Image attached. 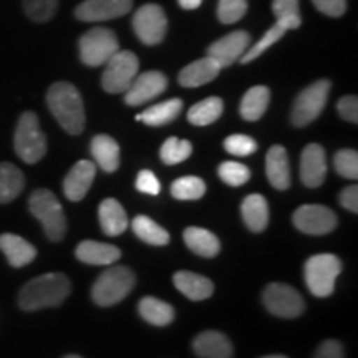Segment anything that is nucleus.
I'll return each mask as SVG.
<instances>
[{
	"label": "nucleus",
	"mask_w": 358,
	"mask_h": 358,
	"mask_svg": "<svg viewBox=\"0 0 358 358\" xmlns=\"http://www.w3.org/2000/svg\"><path fill=\"white\" fill-rule=\"evenodd\" d=\"M71 292V282L66 275L52 272L35 277L22 287L19 294V306L27 312L40 308L57 307L69 297Z\"/></svg>",
	"instance_id": "obj_1"
},
{
	"label": "nucleus",
	"mask_w": 358,
	"mask_h": 358,
	"mask_svg": "<svg viewBox=\"0 0 358 358\" xmlns=\"http://www.w3.org/2000/svg\"><path fill=\"white\" fill-rule=\"evenodd\" d=\"M47 105L60 127L70 134H80L85 128L82 95L69 82H57L48 88Z\"/></svg>",
	"instance_id": "obj_2"
},
{
	"label": "nucleus",
	"mask_w": 358,
	"mask_h": 358,
	"mask_svg": "<svg viewBox=\"0 0 358 358\" xmlns=\"http://www.w3.org/2000/svg\"><path fill=\"white\" fill-rule=\"evenodd\" d=\"M29 209L42 222L45 234L53 243L62 241L66 234V217L57 196L48 189H35L30 196Z\"/></svg>",
	"instance_id": "obj_3"
},
{
	"label": "nucleus",
	"mask_w": 358,
	"mask_h": 358,
	"mask_svg": "<svg viewBox=\"0 0 358 358\" xmlns=\"http://www.w3.org/2000/svg\"><path fill=\"white\" fill-rule=\"evenodd\" d=\"M136 284V275L131 268L113 266L98 277L92 289V297L96 306L110 307L122 302Z\"/></svg>",
	"instance_id": "obj_4"
},
{
	"label": "nucleus",
	"mask_w": 358,
	"mask_h": 358,
	"mask_svg": "<svg viewBox=\"0 0 358 358\" xmlns=\"http://www.w3.org/2000/svg\"><path fill=\"white\" fill-rule=\"evenodd\" d=\"M13 146L19 158L27 164H35L47 153V138L40 128L38 116L25 111L20 116L13 136Z\"/></svg>",
	"instance_id": "obj_5"
},
{
	"label": "nucleus",
	"mask_w": 358,
	"mask_h": 358,
	"mask_svg": "<svg viewBox=\"0 0 358 358\" xmlns=\"http://www.w3.org/2000/svg\"><path fill=\"white\" fill-rule=\"evenodd\" d=\"M342 272V262L334 254H315L303 266V277L312 295L329 297L335 290V280Z\"/></svg>",
	"instance_id": "obj_6"
},
{
	"label": "nucleus",
	"mask_w": 358,
	"mask_h": 358,
	"mask_svg": "<svg viewBox=\"0 0 358 358\" xmlns=\"http://www.w3.org/2000/svg\"><path fill=\"white\" fill-rule=\"evenodd\" d=\"M330 87L332 83L329 80H317L315 83L308 85L299 93L294 101L292 113H290V122L294 127L303 128L319 118L329 100Z\"/></svg>",
	"instance_id": "obj_7"
},
{
	"label": "nucleus",
	"mask_w": 358,
	"mask_h": 358,
	"mask_svg": "<svg viewBox=\"0 0 358 358\" xmlns=\"http://www.w3.org/2000/svg\"><path fill=\"white\" fill-rule=\"evenodd\" d=\"M140 71V60L129 50H118L105 64L101 87L106 93H124Z\"/></svg>",
	"instance_id": "obj_8"
},
{
	"label": "nucleus",
	"mask_w": 358,
	"mask_h": 358,
	"mask_svg": "<svg viewBox=\"0 0 358 358\" xmlns=\"http://www.w3.org/2000/svg\"><path fill=\"white\" fill-rule=\"evenodd\" d=\"M80 58L87 66H101L120 50L116 35L105 27H95L82 35L78 42Z\"/></svg>",
	"instance_id": "obj_9"
},
{
	"label": "nucleus",
	"mask_w": 358,
	"mask_h": 358,
	"mask_svg": "<svg viewBox=\"0 0 358 358\" xmlns=\"http://www.w3.org/2000/svg\"><path fill=\"white\" fill-rule=\"evenodd\" d=\"M262 302L268 312L282 319H295L306 310L302 295L290 285L279 284V282L268 284L264 289Z\"/></svg>",
	"instance_id": "obj_10"
},
{
	"label": "nucleus",
	"mask_w": 358,
	"mask_h": 358,
	"mask_svg": "<svg viewBox=\"0 0 358 358\" xmlns=\"http://www.w3.org/2000/svg\"><path fill=\"white\" fill-rule=\"evenodd\" d=\"M133 30L145 45H158L168 32L166 13L156 3H146L134 13Z\"/></svg>",
	"instance_id": "obj_11"
},
{
	"label": "nucleus",
	"mask_w": 358,
	"mask_h": 358,
	"mask_svg": "<svg viewBox=\"0 0 358 358\" xmlns=\"http://www.w3.org/2000/svg\"><path fill=\"white\" fill-rule=\"evenodd\" d=\"M294 226L303 234L324 236L337 227V216L332 209L320 204L301 206L292 216Z\"/></svg>",
	"instance_id": "obj_12"
},
{
	"label": "nucleus",
	"mask_w": 358,
	"mask_h": 358,
	"mask_svg": "<svg viewBox=\"0 0 358 358\" xmlns=\"http://www.w3.org/2000/svg\"><path fill=\"white\" fill-rule=\"evenodd\" d=\"M168 78L161 71H145L136 75L133 83L124 92V103L129 106H141L166 92Z\"/></svg>",
	"instance_id": "obj_13"
},
{
	"label": "nucleus",
	"mask_w": 358,
	"mask_h": 358,
	"mask_svg": "<svg viewBox=\"0 0 358 358\" xmlns=\"http://www.w3.org/2000/svg\"><path fill=\"white\" fill-rule=\"evenodd\" d=\"M250 35L244 30H236V32L227 34L226 37L216 40L208 47V57L213 58L221 69L236 64L245 50H249Z\"/></svg>",
	"instance_id": "obj_14"
},
{
	"label": "nucleus",
	"mask_w": 358,
	"mask_h": 358,
	"mask_svg": "<svg viewBox=\"0 0 358 358\" xmlns=\"http://www.w3.org/2000/svg\"><path fill=\"white\" fill-rule=\"evenodd\" d=\"M133 0H83L75 8V17L82 22H106L127 15Z\"/></svg>",
	"instance_id": "obj_15"
},
{
	"label": "nucleus",
	"mask_w": 358,
	"mask_h": 358,
	"mask_svg": "<svg viewBox=\"0 0 358 358\" xmlns=\"http://www.w3.org/2000/svg\"><path fill=\"white\" fill-rule=\"evenodd\" d=\"M327 176L325 150L317 143L307 145L301 158V179L307 187H319Z\"/></svg>",
	"instance_id": "obj_16"
},
{
	"label": "nucleus",
	"mask_w": 358,
	"mask_h": 358,
	"mask_svg": "<svg viewBox=\"0 0 358 358\" xmlns=\"http://www.w3.org/2000/svg\"><path fill=\"white\" fill-rule=\"evenodd\" d=\"M96 176V164L88 159H82L70 169L64 181L65 196L73 203L82 201L90 187L93 185V179Z\"/></svg>",
	"instance_id": "obj_17"
},
{
	"label": "nucleus",
	"mask_w": 358,
	"mask_h": 358,
	"mask_svg": "<svg viewBox=\"0 0 358 358\" xmlns=\"http://www.w3.org/2000/svg\"><path fill=\"white\" fill-rule=\"evenodd\" d=\"M267 179L275 189L285 191L290 186V164L287 150L280 145H274L266 156Z\"/></svg>",
	"instance_id": "obj_18"
},
{
	"label": "nucleus",
	"mask_w": 358,
	"mask_h": 358,
	"mask_svg": "<svg viewBox=\"0 0 358 358\" xmlns=\"http://www.w3.org/2000/svg\"><path fill=\"white\" fill-rule=\"evenodd\" d=\"M219 71H221V66L213 58L206 55L201 60H196L192 64L186 65L185 69L179 71L178 82L185 88L203 87L206 83H211L219 75Z\"/></svg>",
	"instance_id": "obj_19"
},
{
	"label": "nucleus",
	"mask_w": 358,
	"mask_h": 358,
	"mask_svg": "<svg viewBox=\"0 0 358 358\" xmlns=\"http://www.w3.org/2000/svg\"><path fill=\"white\" fill-rule=\"evenodd\" d=\"M192 348L201 358H232L234 355L231 340L216 330H206L199 334L192 342Z\"/></svg>",
	"instance_id": "obj_20"
},
{
	"label": "nucleus",
	"mask_w": 358,
	"mask_h": 358,
	"mask_svg": "<svg viewBox=\"0 0 358 358\" xmlns=\"http://www.w3.org/2000/svg\"><path fill=\"white\" fill-rule=\"evenodd\" d=\"M75 256L78 261L90 266H113L122 257V250L111 244L98 243V241H82L77 245Z\"/></svg>",
	"instance_id": "obj_21"
},
{
	"label": "nucleus",
	"mask_w": 358,
	"mask_h": 358,
	"mask_svg": "<svg viewBox=\"0 0 358 358\" xmlns=\"http://www.w3.org/2000/svg\"><path fill=\"white\" fill-rule=\"evenodd\" d=\"M174 285L182 295H186L191 301L199 302L209 299L214 292V284L208 277L194 274L189 271H179L173 277Z\"/></svg>",
	"instance_id": "obj_22"
},
{
	"label": "nucleus",
	"mask_w": 358,
	"mask_h": 358,
	"mask_svg": "<svg viewBox=\"0 0 358 358\" xmlns=\"http://www.w3.org/2000/svg\"><path fill=\"white\" fill-rule=\"evenodd\" d=\"M0 250L12 267H24L37 257V249L29 241L15 234L0 236Z\"/></svg>",
	"instance_id": "obj_23"
},
{
	"label": "nucleus",
	"mask_w": 358,
	"mask_h": 358,
	"mask_svg": "<svg viewBox=\"0 0 358 358\" xmlns=\"http://www.w3.org/2000/svg\"><path fill=\"white\" fill-rule=\"evenodd\" d=\"M95 163L105 173H113L120 166V146L108 134H96L90 145Z\"/></svg>",
	"instance_id": "obj_24"
},
{
	"label": "nucleus",
	"mask_w": 358,
	"mask_h": 358,
	"mask_svg": "<svg viewBox=\"0 0 358 358\" xmlns=\"http://www.w3.org/2000/svg\"><path fill=\"white\" fill-rule=\"evenodd\" d=\"M98 219L100 226L106 236H120L127 231L128 217L123 206L113 198L105 199L98 208Z\"/></svg>",
	"instance_id": "obj_25"
},
{
	"label": "nucleus",
	"mask_w": 358,
	"mask_h": 358,
	"mask_svg": "<svg viewBox=\"0 0 358 358\" xmlns=\"http://www.w3.org/2000/svg\"><path fill=\"white\" fill-rule=\"evenodd\" d=\"M182 110V101L179 98L158 103V105L150 106L140 115H136V122H141L148 127H164V124L173 123Z\"/></svg>",
	"instance_id": "obj_26"
},
{
	"label": "nucleus",
	"mask_w": 358,
	"mask_h": 358,
	"mask_svg": "<svg viewBox=\"0 0 358 358\" xmlns=\"http://www.w3.org/2000/svg\"><path fill=\"white\" fill-rule=\"evenodd\" d=\"M182 237L187 248L201 257H214L221 250V243L217 237L204 227H186Z\"/></svg>",
	"instance_id": "obj_27"
},
{
	"label": "nucleus",
	"mask_w": 358,
	"mask_h": 358,
	"mask_svg": "<svg viewBox=\"0 0 358 358\" xmlns=\"http://www.w3.org/2000/svg\"><path fill=\"white\" fill-rule=\"evenodd\" d=\"M268 101H271V90L267 87H252L244 93L243 100H241V116L245 122H257L266 113Z\"/></svg>",
	"instance_id": "obj_28"
},
{
	"label": "nucleus",
	"mask_w": 358,
	"mask_h": 358,
	"mask_svg": "<svg viewBox=\"0 0 358 358\" xmlns=\"http://www.w3.org/2000/svg\"><path fill=\"white\" fill-rule=\"evenodd\" d=\"M243 219L252 232H262L268 224V204L261 194H249L243 201Z\"/></svg>",
	"instance_id": "obj_29"
},
{
	"label": "nucleus",
	"mask_w": 358,
	"mask_h": 358,
	"mask_svg": "<svg viewBox=\"0 0 358 358\" xmlns=\"http://www.w3.org/2000/svg\"><path fill=\"white\" fill-rule=\"evenodd\" d=\"M138 310H140V315L148 324L156 327H166L174 320V308L171 303L159 301V299L151 297V295L141 299L140 303H138Z\"/></svg>",
	"instance_id": "obj_30"
},
{
	"label": "nucleus",
	"mask_w": 358,
	"mask_h": 358,
	"mask_svg": "<svg viewBox=\"0 0 358 358\" xmlns=\"http://www.w3.org/2000/svg\"><path fill=\"white\" fill-rule=\"evenodd\" d=\"M25 186L24 173L12 163H0V204L12 203Z\"/></svg>",
	"instance_id": "obj_31"
},
{
	"label": "nucleus",
	"mask_w": 358,
	"mask_h": 358,
	"mask_svg": "<svg viewBox=\"0 0 358 358\" xmlns=\"http://www.w3.org/2000/svg\"><path fill=\"white\" fill-rule=\"evenodd\" d=\"M224 103L219 96H209L192 105L187 111V122L194 127H208L221 118Z\"/></svg>",
	"instance_id": "obj_32"
},
{
	"label": "nucleus",
	"mask_w": 358,
	"mask_h": 358,
	"mask_svg": "<svg viewBox=\"0 0 358 358\" xmlns=\"http://www.w3.org/2000/svg\"><path fill=\"white\" fill-rule=\"evenodd\" d=\"M134 234L151 245H166L169 243V234L164 227L148 216H136L133 219Z\"/></svg>",
	"instance_id": "obj_33"
},
{
	"label": "nucleus",
	"mask_w": 358,
	"mask_h": 358,
	"mask_svg": "<svg viewBox=\"0 0 358 358\" xmlns=\"http://www.w3.org/2000/svg\"><path fill=\"white\" fill-rule=\"evenodd\" d=\"M289 30H290L289 25L285 24V22L275 20V24L272 25L266 34H264V37L259 40V42L254 45L250 50H245L244 55L239 58V62H241V64H244V65L250 64V62H254L256 58L261 57L262 53L267 50V48H271L272 45H275L277 42H279V40L284 37V35L287 34Z\"/></svg>",
	"instance_id": "obj_34"
},
{
	"label": "nucleus",
	"mask_w": 358,
	"mask_h": 358,
	"mask_svg": "<svg viewBox=\"0 0 358 358\" xmlns=\"http://www.w3.org/2000/svg\"><path fill=\"white\" fill-rule=\"evenodd\" d=\"M206 182L198 176L179 178L171 185V194L179 201H198L204 196Z\"/></svg>",
	"instance_id": "obj_35"
},
{
	"label": "nucleus",
	"mask_w": 358,
	"mask_h": 358,
	"mask_svg": "<svg viewBox=\"0 0 358 358\" xmlns=\"http://www.w3.org/2000/svg\"><path fill=\"white\" fill-rule=\"evenodd\" d=\"M192 155V145L187 140H179L176 136L168 138L159 150L161 161L166 164H178L186 161Z\"/></svg>",
	"instance_id": "obj_36"
},
{
	"label": "nucleus",
	"mask_w": 358,
	"mask_h": 358,
	"mask_svg": "<svg viewBox=\"0 0 358 358\" xmlns=\"http://www.w3.org/2000/svg\"><path fill=\"white\" fill-rule=\"evenodd\" d=\"M272 13L275 15V20L285 22L290 30L299 29L302 25L299 0H274L272 2Z\"/></svg>",
	"instance_id": "obj_37"
},
{
	"label": "nucleus",
	"mask_w": 358,
	"mask_h": 358,
	"mask_svg": "<svg viewBox=\"0 0 358 358\" xmlns=\"http://www.w3.org/2000/svg\"><path fill=\"white\" fill-rule=\"evenodd\" d=\"M248 0H219L217 19L224 25L239 22L248 12Z\"/></svg>",
	"instance_id": "obj_38"
},
{
	"label": "nucleus",
	"mask_w": 358,
	"mask_h": 358,
	"mask_svg": "<svg viewBox=\"0 0 358 358\" xmlns=\"http://www.w3.org/2000/svg\"><path fill=\"white\" fill-rule=\"evenodd\" d=\"M219 178L229 186H243L250 179V171L244 164L236 163V161H224L217 169Z\"/></svg>",
	"instance_id": "obj_39"
},
{
	"label": "nucleus",
	"mask_w": 358,
	"mask_h": 358,
	"mask_svg": "<svg viewBox=\"0 0 358 358\" xmlns=\"http://www.w3.org/2000/svg\"><path fill=\"white\" fill-rule=\"evenodd\" d=\"M334 168L347 179L358 178V153L355 150H340L334 156Z\"/></svg>",
	"instance_id": "obj_40"
},
{
	"label": "nucleus",
	"mask_w": 358,
	"mask_h": 358,
	"mask_svg": "<svg viewBox=\"0 0 358 358\" xmlns=\"http://www.w3.org/2000/svg\"><path fill=\"white\" fill-rule=\"evenodd\" d=\"M25 13L35 22H47L55 15L58 0H22Z\"/></svg>",
	"instance_id": "obj_41"
},
{
	"label": "nucleus",
	"mask_w": 358,
	"mask_h": 358,
	"mask_svg": "<svg viewBox=\"0 0 358 358\" xmlns=\"http://www.w3.org/2000/svg\"><path fill=\"white\" fill-rule=\"evenodd\" d=\"M224 150L234 156H249L256 153L257 143L248 134H231L224 140Z\"/></svg>",
	"instance_id": "obj_42"
},
{
	"label": "nucleus",
	"mask_w": 358,
	"mask_h": 358,
	"mask_svg": "<svg viewBox=\"0 0 358 358\" xmlns=\"http://www.w3.org/2000/svg\"><path fill=\"white\" fill-rule=\"evenodd\" d=\"M136 189L140 192H145V194L158 196L161 191V185L153 171H150V169H143V171L138 173Z\"/></svg>",
	"instance_id": "obj_43"
},
{
	"label": "nucleus",
	"mask_w": 358,
	"mask_h": 358,
	"mask_svg": "<svg viewBox=\"0 0 358 358\" xmlns=\"http://www.w3.org/2000/svg\"><path fill=\"white\" fill-rule=\"evenodd\" d=\"M337 111L345 122H358V98L355 95L342 96L337 103Z\"/></svg>",
	"instance_id": "obj_44"
},
{
	"label": "nucleus",
	"mask_w": 358,
	"mask_h": 358,
	"mask_svg": "<svg viewBox=\"0 0 358 358\" xmlns=\"http://www.w3.org/2000/svg\"><path fill=\"white\" fill-rule=\"evenodd\" d=\"M317 10L327 17H342L347 12V0H312Z\"/></svg>",
	"instance_id": "obj_45"
},
{
	"label": "nucleus",
	"mask_w": 358,
	"mask_h": 358,
	"mask_svg": "<svg viewBox=\"0 0 358 358\" xmlns=\"http://www.w3.org/2000/svg\"><path fill=\"white\" fill-rule=\"evenodd\" d=\"M313 358H345V352H343L342 343L337 340H325Z\"/></svg>",
	"instance_id": "obj_46"
},
{
	"label": "nucleus",
	"mask_w": 358,
	"mask_h": 358,
	"mask_svg": "<svg viewBox=\"0 0 358 358\" xmlns=\"http://www.w3.org/2000/svg\"><path fill=\"white\" fill-rule=\"evenodd\" d=\"M340 204L352 213H358V186L352 185L340 192Z\"/></svg>",
	"instance_id": "obj_47"
},
{
	"label": "nucleus",
	"mask_w": 358,
	"mask_h": 358,
	"mask_svg": "<svg viewBox=\"0 0 358 358\" xmlns=\"http://www.w3.org/2000/svg\"><path fill=\"white\" fill-rule=\"evenodd\" d=\"M178 3L185 10H194V8H198L203 3V0H178Z\"/></svg>",
	"instance_id": "obj_48"
},
{
	"label": "nucleus",
	"mask_w": 358,
	"mask_h": 358,
	"mask_svg": "<svg viewBox=\"0 0 358 358\" xmlns=\"http://www.w3.org/2000/svg\"><path fill=\"white\" fill-rule=\"evenodd\" d=\"M262 358H287V357H284V355H268V357H262Z\"/></svg>",
	"instance_id": "obj_49"
},
{
	"label": "nucleus",
	"mask_w": 358,
	"mask_h": 358,
	"mask_svg": "<svg viewBox=\"0 0 358 358\" xmlns=\"http://www.w3.org/2000/svg\"><path fill=\"white\" fill-rule=\"evenodd\" d=\"M65 358H82V357H78V355H69V357H65Z\"/></svg>",
	"instance_id": "obj_50"
}]
</instances>
